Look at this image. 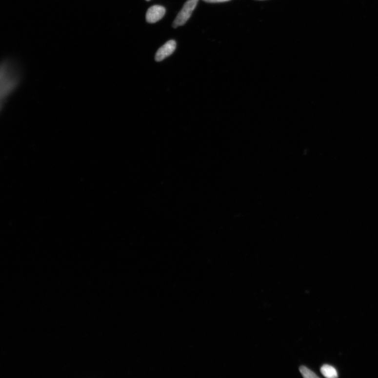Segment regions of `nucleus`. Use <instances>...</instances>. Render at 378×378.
<instances>
[{
  "label": "nucleus",
  "mask_w": 378,
  "mask_h": 378,
  "mask_svg": "<svg viewBox=\"0 0 378 378\" xmlns=\"http://www.w3.org/2000/svg\"><path fill=\"white\" fill-rule=\"evenodd\" d=\"M22 80L20 68L13 60L6 59L1 66V107L17 89Z\"/></svg>",
  "instance_id": "nucleus-1"
},
{
  "label": "nucleus",
  "mask_w": 378,
  "mask_h": 378,
  "mask_svg": "<svg viewBox=\"0 0 378 378\" xmlns=\"http://www.w3.org/2000/svg\"><path fill=\"white\" fill-rule=\"evenodd\" d=\"M199 0H188L184 4L182 10L179 13L173 23L175 28L183 25L190 18L192 12L197 6Z\"/></svg>",
  "instance_id": "nucleus-2"
},
{
  "label": "nucleus",
  "mask_w": 378,
  "mask_h": 378,
  "mask_svg": "<svg viewBox=\"0 0 378 378\" xmlns=\"http://www.w3.org/2000/svg\"><path fill=\"white\" fill-rule=\"evenodd\" d=\"M166 9L161 5L150 7L146 13V20L149 23H154L160 20L164 16Z\"/></svg>",
  "instance_id": "nucleus-3"
},
{
  "label": "nucleus",
  "mask_w": 378,
  "mask_h": 378,
  "mask_svg": "<svg viewBox=\"0 0 378 378\" xmlns=\"http://www.w3.org/2000/svg\"><path fill=\"white\" fill-rule=\"evenodd\" d=\"M176 42L170 40L161 46L156 54L155 60L157 61H161L173 54L176 50Z\"/></svg>",
  "instance_id": "nucleus-4"
},
{
  "label": "nucleus",
  "mask_w": 378,
  "mask_h": 378,
  "mask_svg": "<svg viewBox=\"0 0 378 378\" xmlns=\"http://www.w3.org/2000/svg\"><path fill=\"white\" fill-rule=\"evenodd\" d=\"M321 373L323 376L328 378L338 377V374L336 369L332 366L325 365L321 368Z\"/></svg>",
  "instance_id": "nucleus-5"
},
{
  "label": "nucleus",
  "mask_w": 378,
  "mask_h": 378,
  "mask_svg": "<svg viewBox=\"0 0 378 378\" xmlns=\"http://www.w3.org/2000/svg\"><path fill=\"white\" fill-rule=\"evenodd\" d=\"M300 372L302 376L305 378H318V377L311 370L305 366H301L299 368Z\"/></svg>",
  "instance_id": "nucleus-6"
},
{
  "label": "nucleus",
  "mask_w": 378,
  "mask_h": 378,
  "mask_svg": "<svg viewBox=\"0 0 378 378\" xmlns=\"http://www.w3.org/2000/svg\"><path fill=\"white\" fill-rule=\"evenodd\" d=\"M203 1L208 3H219L223 2V0H203Z\"/></svg>",
  "instance_id": "nucleus-7"
},
{
  "label": "nucleus",
  "mask_w": 378,
  "mask_h": 378,
  "mask_svg": "<svg viewBox=\"0 0 378 378\" xmlns=\"http://www.w3.org/2000/svg\"><path fill=\"white\" fill-rule=\"evenodd\" d=\"M223 2H225V1H229V0H223Z\"/></svg>",
  "instance_id": "nucleus-8"
},
{
  "label": "nucleus",
  "mask_w": 378,
  "mask_h": 378,
  "mask_svg": "<svg viewBox=\"0 0 378 378\" xmlns=\"http://www.w3.org/2000/svg\"><path fill=\"white\" fill-rule=\"evenodd\" d=\"M146 1H150V0H146Z\"/></svg>",
  "instance_id": "nucleus-9"
}]
</instances>
